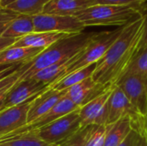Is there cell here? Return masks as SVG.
Segmentation results:
<instances>
[{
	"instance_id": "obj_19",
	"label": "cell",
	"mask_w": 147,
	"mask_h": 146,
	"mask_svg": "<svg viewBox=\"0 0 147 146\" xmlns=\"http://www.w3.org/2000/svg\"><path fill=\"white\" fill-rule=\"evenodd\" d=\"M72 58L67 60H62L53 65H51L37 71L30 78H34L36 81L41 82L50 86L51 84L59 81L64 76L67 68L72 62Z\"/></svg>"
},
{
	"instance_id": "obj_9",
	"label": "cell",
	"mask_w": 147,
	"mask_h": 146,
	"mask_svg": "<svg viewBox=\"0 0 147 146\" xmlns=\"http://www.w3.org/2000/svg\"><path fill=\"white\" fill-rule=\"evenodd\" d=\"M114 88V87H113ZM109 88L102 94L79 108L81 128L88 126H107L108 121V100L113 91Z\"/></svg>"
},
{
	"instance_id": "obj_6",
	"label": "cell",
	"mask_w": 147,
	"mask_h": 146,
	"mask_svg": "<svg viewBox=\"0 0 147 146\" xmlns=\"http://www.w3.org/2000/svg\"><path fill=\"white\" fill-rule=\"evenodd\" d=\"M80 108L78 106H77L74 102H72L69 98L64 96L50 111H48L46 114L37 118L36 120L26 123L22 126L7 133L6 135H3L0 137V142L5 141L16 137L22 136L30 133H34L38 131L40 128L48 125L52 121L72 112L77 109Z\"/></svg>"
},
{
	"instance_id": "obj_28",
	"label": "cell",
	"mask_w": 147,
	"mask_h": 146,
	"mask_svg": "<svg viewBox=\"0 0 147 146\" xmlns=\"http://www.w3.org/2000/svg\"><path fill=\"white\" fill-rule=\"evenodd\" d=\"M95 1H96V4L135 5V6H140L147 2V0H95Z\"/></svg>"
},
{
	"instance_id": "obj_23",
	"label": "cell",
	"mask_w": 147,
	"mask_h": 146,
	"mask_svg": "<svg viewBox=\"0 0 147 146\" xmlns=\"http://www.w3.org/2000/svg\"><path fill=\"white\" fill-rule=\"evenodd\" d=\"M95 125L88 126L84 128L80 129L74 135L59 144L58 146H85L86 142L94 128Z\"/></svg>"
},
{
	"instance_id": "obj_2",
	"label": "cell",
	"mask_w": 147,
	"mask_h": 146,
	"mask_svg": "<svg viewBox=\"0 0 147 146\" xmlns=\"http://www.w3.org/2000/svg\"><path fill=\"white\" fill-rule=\"evenodd\" d=\"M95 34L96 33L82 32L69 34L57 40L20 66L19 70L22 72L20 80L30 78L37 71L57 62L71 59L89 43Z\"/></svg>"
},
{
	"instance_id": "obj_8",
	"label": "cell",
	"mask_w": 147,
	"mask_h": 146,
	"mask_svg": "<svg viewBox=\"0 0 147 146\" xmlns=\"http://www.w3.org/2000/svg\"><path fill=\"white\" fill-rule=\"evenodd\" d=\"M34 32H59L68 34L84 32L85 27L73 15L40 14L34 16Z\"/></svg>"
},
{
	"instance_id": "obj_4",
	"label": "cell",
	"mask_w": 147,
	"mask_h": 146,
	"mask_svg": "<svg viewBox=\"0 0 147 146\" xmlns=\"http://www.w3.org/2000/svg\"><path fill=\"white\" fill-rule=\"evenodd\" d=\"M123 27L117 28L111 31H102L100 33H96V34L89 41V43L72 58L71 64L69 65L62 77L90 65L97 63V61L104 55L110 46L120 36L122 32Z\"/></svg>"
},
{
	"instance_id": "obj_11",
	"label": "cell",
	"mask_w": 147,
	"mask_h": 146,
	"mask_svg": "<svg viewBox=\"0 0 147 146\" xmlns=\"http://www.w3.org/2000/svg\"><path fill=\"white\" fill-rule=\"evenodd\" d=\"M41 92L19 105L0 111V137L6 135L27 123V115L29 108L33 101Z\"/></svg>"
},
{
	"instance_id": "obj_17",
	"label": "cell",
	"mask_w": 147,
	"mask_h": 146,
	"mask_svg": "<svg viewBox=\"0 0 147 146\" xmlns=\"http://www.w3.org/2000/svg\"><path fill=\"white\" fill-rule=\"evenodd\" d=\"M133 130L129 117H123L112 125L106 126L103 146H119Z\"/></svg>"
},
{
	"instance_id": "obj_22",
	"label": "cell",
	"mask_w": 147,
	"mask_h": 146,
	"mask_svg": "<svg viewBox=\"0 0 147 146\" xmlns=\"http://www.w3.org/2000/svg\"><path fill=\"white\" fill-rule=\"evenodd\" d=\"M0 146H58L47 144L41 140L36 134V132L30 133L22 136L16 137L5 141L0 142Z\"/></svg>"
},
{
	"instance_id": "obj_32",
	"label": "cell",
	"mask_w": 147,
	"mask_h": 146,
	"mask_svg": "<svg viewBox=\"0 0 147 146\" xmlns=\"http://www.w3.org/2000/svg\"><path fill=\"white\" fill-rule=\"evenodd\" d=\"M7 91L3 93L2 95H0V111H2L3 109V102H4V97H5V95H6Z\"/></svg>"
},
{
	"instance_id": "obj_16",
	"label": "cell",
	"mask_w": 147,
	"mask_h": 146,
	"mask_svg": "<svg viewBox=\"0 0 147 146\" xmlns=\"http://www.w3.org/2000/svg\"><path fill=\"white\" fill-rule=\"evenodd\" d=\"M42 48L9 46L0 52V65H16L24 64L37 56Z\"/></svg>"
},
{
	"instance_id": "obj_33",
	"label": "cell",
	"mask_w": 147,
	"mask_h": 146,
	"mask_svg": "<svg viewBox=\"0 0 147 146\" xmlns=\"http://www.w3.org/2000/svg\"><path fill=\"white\" fill-rule=\"evenodd\" d=\"M14 1H16V0H3L1 3H0V6H2V7H6L7 5H9V3H11L12 2H14Z\"/></svg>"
},
{
	"instance_id": "obj_7",
	"label": "cell",
	"mask_w": 147,
	"mask_h": 146,
	"mask_svg": "<svg viewBox=\"0 0 147 146\" xmlns=\"http://www.w3.org/2000/svg\"><path fill=\"white\" fill-rule=\"evenodd\" d=\"M115 86L122 90L144 120L147 111V75H125Z\"/></svg>"
},
{
	"instance_id": "obj_15",
	"label": "cell",
	"mask_w": 147,
	"mask_h": 146,
	"mask_svg": "<svg viewBox=\"0 0 147 146\" xmlns=\"http://www.w3.org/2000/svg\"><path fill=\"white\" fill-rule=\"evenodd\" d=\"M69 34L59 32H34L32 34H29L24 37L18 39L12 45V46H24L46 49L57 40Z\"/></svg>"
},
{
	"instance_id": "obj_27",
	"label": "cell",
	"mask_w": 147,
	"mask_h": 146,
	"mask_svg": "<svg viewBox=\"0 0 147 146\" xmlns=\"http://www.w3.org/2000/svg\"><path fill=\"white\" fill-rule=\"evenodd\" d=\"M119 146H147V142L140 133L132 130L126 139Z\"/></svg>"
},
{
	"instance_id": "obj_30",
	"label": "cell",
	"mask_w": 147,
	"mask_h": 146,
	"mask_svg": "<svg viewBox=\"0 0 147 146\" xmlns=\"http://www.w3.org/2000/svg\"><path fill=\"white\" fill-rule=\"evenodd\" d=\"M22 65L21 63L16 65H0V80L15 72Z\"/></svg>"
},
{
	"instance_id": "obj_18",
	"label": "cell",
	"mask_w": 147,
	"mask_h": 146,
	"mask_svg": "<svg viewBox=\"0 0 147 146\" xmlns=\"http://www.w3.org/2000/svg\"><path fill=\"white\" fill-rule=\"evenodd\" d=\"M34 32V16L19 15L7 27L2 37L18 40Z\"/></svg>"
},
{
	"instance_id": "obj_1",
	"label": "cell",
	"mask_w": 147,
	"mask_h": 146,
	"mask_svg": "<svg viewBox=\"0 0 147 146\" xmlns=\"http://www.w3.org/2000/svg\"><path fill=\"white\" fill-rule=\"evenodd\" d=\"M143 29L144 18L141 14L123 27L120 36L97 61L91 76L95 83L110 88L116 85L139 49Z\"/></svg>"
},
{
	"instance_id": "obj_26",
	"label": "cell",
	"mask_w": 147,
	"mask_h": 146,
	"mask_svg": "<svg viewBox=\"0 0 147 146\" xmlns=\"http://www.w3.org/2000/svg\"><path fill=\"white\" fill-rule=\"evenodd\" d=\"M22 72L20 70H16L15 72L10 74L9 76L0 80V95L8 91L11 87H13L21 78Z\"/></svg>"
},
{
	"instance_id": "obj_14",
	"label": "cell",
	"mask_w": 147,
	"mask_h": 146,
	"mask_svg": "<svg viewBox=\"0 0 147 146\" xmlns=\"http://www.w3.org/2000/svg\"><path fill=\"white\" fill-rule=\"evenodd\" d=\"M93 5H96L95 0H50L42 14L74 16L77 13Z\"/></svg>"
},
{
	"instance_id": "obj_3",
	"label": "cell",
	"mask_w": 147,
	"mask_h": 146,
	"mask_svg": "<svg viewBox=\"0 0 147 146\" xmlns=\"http://www.w3.org/2000/svg\"><path fill=\"white\" fill-rule=\"evenodd\" d=\"M140 6L96 4L77 13L74 16L85 28L97 26H116L120 28L140 14Z\"/></svg>"
},
{
	"instance_id": "obj_12",
	"label": "cell",
	"mask_w": 147,
	"mask_h": 146,
	"mask_svg": "<svg viewBox=\"0 0 147 146\" xmlns=\"http://www.w3.org/2000/svg\"><path fill=\"white\" fill-rule=\"evenodd\" d=\"M109 88L110 87L95 83L92 77H90L65 89V96L81 108Z\"/></svg>"
},
{
	"instance_id": "obj_5",
	"label": "cell",
	"mask_w": 147,
	"mask_h": 146,
	"mask_svg": "<svg viewBox=\"0 0 147 146\" xmlns=\"http://www.w3.org/2000/svg\"><path fill=\"white\" fill-rule=\"evenodd\" d=\"M81 128L79 108L72 111L36 131L37 136L44 142L59 145Z\"/></svg>"
},
{
	"instance_id": "obj_10",
	"label": "cell",
	"mask_w": 147,
	"mask_h": 146,
	"mask_svg": "<svg viewBox=\"0 0 147 146\" xmlns=\"http://www.w3.org/2000/svg\"><path fill=\"white\" fill-rule=\"evenodd\" d=\"M48 88V84L36 81L34 78L19 80L7 91L2 110L19 105Z\"/></svg>"
},
{
	"instance_id": "obj_13",
	"label": "cell",
	"mask_w": 147,
	"mask_h": 146,
	"mask_svg": "<svg viewBox=\"0 0 147 146\" xmlns=\"http://www.w3.org/2000/svg\"><path fill=\"white\" fill-rule=\"evenodd\" d=\"M65 90L58 91L48 88L38 95V96L33 101L28 112L27 123L46 114L65 96Z\"/></svg>"
},
{
	"instance_id": "obj_21",
	"label": "cell",
	"mask_w": 147,
	"mask_h": 146,
	"mask_svg": "<svg viewBox=\"0 0 147 146\" xmlns=\"http://www.w3.org/2000/svg\"><path fill=\"white\" fill-rule=\"evenodd\" d=\"M49 1L50 0H16L4 8L19 15L34 16L42 14L45 6Z\"/></svg>"
},
{
	"instance_id": "obj_34",
	"label": "cell",
	"mask_w": 147,
	"mask_h": 146,
	"mask_svg": "<svg viewBox=\"0 0 147 146\" xmlns=\"http://www.w3.org/2000/svg\"><path fill=\"white\" fill-rule=\"evenodd\" d=\"M2 1H3V0H0V3H1V2H2Z\"/></svg>"
},
{
	"instance_id": "obj_25",
	"label": "cell",
	"mask_w": 147,
	"mask_h": 146,
	"mask_svg": "<svg viewBox=\"0 0 147 146\" xmlns=\"http://www.w3.org/2000/svg\"><path fill=\"white\" fill-rule=\"evenodd\" d=\"M19 14L0 6V37H2L3 33L7 28L9 24Z\"/></svg>"
},
{
	"instance_id": "obj_20",
	"label": "cell",
	"mask_w": 147,
	"mask_h": 146,
	"mask_svg": "<svg viewBox=\"0 0 147 146\" xmlns=\"http://www.w3.org/2000/svg\"><path fill=\"white\" fill-rule=\"evenodd\" d=\"M96 67V63L90 65L87 67H84L81 70H78L77 71H74L72 73H70V74L66 75L65 77H62L61 79H59L58 82L51 84L49 86V88L58 90V91L65 90L68 88L91 77Z\"/></svg>"
},
{
	"instance_id": "obj_24",
	"label": "cell",
	"mask_w": 147,
	"mask_h": 146,
	"mask_svg": "<svg viewBox=\"0 0 147 146\" xmlns=\"http://www.w3.org/2000/svg\"><path fill=\"white\" fill-rule=\"evenodd\" d=\"M106 136V126H94L85 146H103Z\"/></svg>"
},
{
	"instance_id": "obj_29",
	"label": "cell",
	"mask_w": 147,
	"mask_h": 146,
	"mask_svg": "<svg viewBox=\"0 0 147 146\" xmlns=\"http://www.w3.org/2000/svg\"><path fill=\"white\" fill-rule=\"evenodd\" d=\"M140 14L144 18V29H143V35L141 40L140 42V46H146L147 45V2L143 3L140 6Z\"/></svg>"
},
{
	"instance_id": "obj_31",
	"label": "cell",
	"mask_w": 147,
	"mask_h": 146,
	"mask_svg": "<svg viewBox=\"0 0 147 146\" xmlns=\"http://www.w3.org/2000/svg\"><path fill=\"white\" fill-rule=\"evenodd\" d=\"M17 40L16 39H11V38H4V37H0V52H3L4 49L11 46Z\"/></svg>"
}]
</instances>
